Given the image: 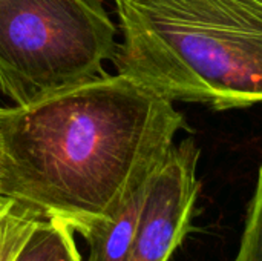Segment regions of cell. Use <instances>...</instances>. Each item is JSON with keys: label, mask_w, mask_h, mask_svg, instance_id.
I'll return each instance as SVG.
<instances>
[{"label": "cell", "mask_w": 262, "mask_h": 261, "mask_svg": "<svg viewBox=\"0 0 262 261\" xmlns=\"http://www.w3.org/2000/svg\"><path fill=\"white\" fill-rule=\"evenodd\" d=\"M186 128L173 102L121 74L14 105L2 122L6 197L78 235L111 220Z\"/></svg>", "instance_id": "1"}, {"label": "cell", "mask_w": 262, "mask_h": 261, "mask_svg": "<svg viewBox=\"0 0 262 261\" xmlns=\"http://www.w3.org/2000/svg\"><path fill=\"white\" fill-rule=\"evenodd\" d=\"M117 74L170 102L262 105V0H114Z\"/></svg>", "instance_id": "2"}, {"label": "cell", "mask_w": 262, "mask_h": 261, "mask_svg": "<svg viewBox=\"0 0 262 261\" xmlns=\"http://www.w3.org/2000/svg\"><path fill=\"white\" fill-rule=\"evenodd\" d=\"M117 32L103 0H0V92L29 106L106 75Z\"/></svg>", "instance_id": "3"}, {"label": "cell", "mask_w": 262, "mask_h": 261, "mask_svg": "<svg viewBox=\"0 0 262 261\" xmlns=\"http://www.w3.org/2000/svg\"><path fill=\"white\" fill-rule=\"evenodd\" d=\"M200 148L193 138L175 143L150 177L127 261H170L192 229L201 189Z\"/></svg>", "instance_id": "4"}, {"label": "cell", "mask_w": 262, "mask_h": 261, "mask_svg": "<svg viewBox=\"0 0 262 261\" xmlns=\"http://www.w3.org/2000/svg\"><path fill=\"white\" fill-rule=\"evenodd\" d=\"M149 182L150 178L129 197L111 220L100 222L78 234L89 248L86 261L129 260Z\"/></svg>", "instance_id": "5"}, {"label": "cell", "mask_w": 262, "mask_h": 261, "mask_svg": "<svg viewBox=\"0 0 262 261\" xmlns=\"http://www.w3.org/2000/svg\"><path fill=\"white\" fill-rule=\"evenodd\" d=\"M75 235L64 220L45 217L14 261H83Z\"/></svg>", "instance_id": "6"}, {"label": "cell", "mask_w": 262, "mask_h": 261, "mask_svg": "<svg viewBox=\"0 0 262 261\" xmlns=\"http://www.w3.org/2000/svg\"><path fill=\"white\" fill-rule=\"evenodd\" d=\"M46 215L23 202L0 195V261H14Z\"/></svg>", "instance_id": "7"}, {"label": "cell", "mask_w": 262, "mask_h": 261, "mask_svg": "<svg viewBox=\"0 0 262 261\" xmlns=\"http://www.w3.org/2000/svg\"><path fill=\"white\" fill-rule=\"evenodd\" d=\"M232 261H262V163L258 171L255 194L247 211L239 249Z\"/></svg>", "instance_id": "8"}, {"label": "cell", "mask_w": 262, "mask_h": 261, "mask_svg": "<svg viewBox=\"0 0 262 261\" xmlns=\"http://www.w3.org/2000/svg\"><path fill=\"white\" fill-rule=\"evenodd\" d=\"M5 106H0V195H6V171L3 160V142H2V122L5 115Z\"/></svg>", "instance_id": "9"}]
</instances>
